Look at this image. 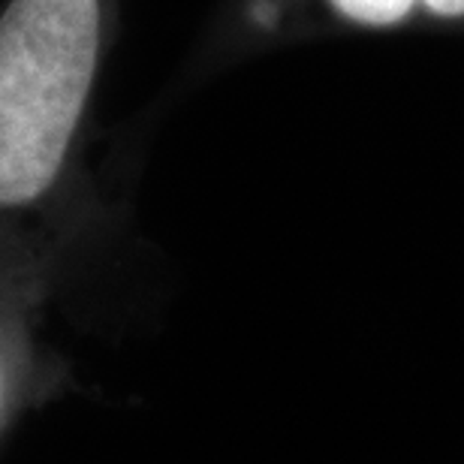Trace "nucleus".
<instances>
[{
    "label": "nucleus",
    "mask_w": 464,
    "mask_h": 464,
    "mask_svg": "<svg viewBox=\"0 0 464 464\" xmlns=\"http://www.w3.org/2000/svg\"><path fill=\"white\" fill-rule=\"evenodd\" d=\"M100 0H13L0 18V206L58 179L97 72Z\"/></svg>",
    "instance_id": "1"
},
{
    "label": "nucleus",
    "mask_w": 464,
    "mask_h": 464,
    "mask_svg": "<svg viewBox=\"0 0 464 464\" xmlns=\"http://www.w3.org/2000/svg\"><path fill=\"white\" fill-rule=\"evenodd\" d=\"M290 9L335 31L464 36V0H250L245 18L259 34H277Z\"/></svg>",
    "instance_id": "2"
}]
</instances>
